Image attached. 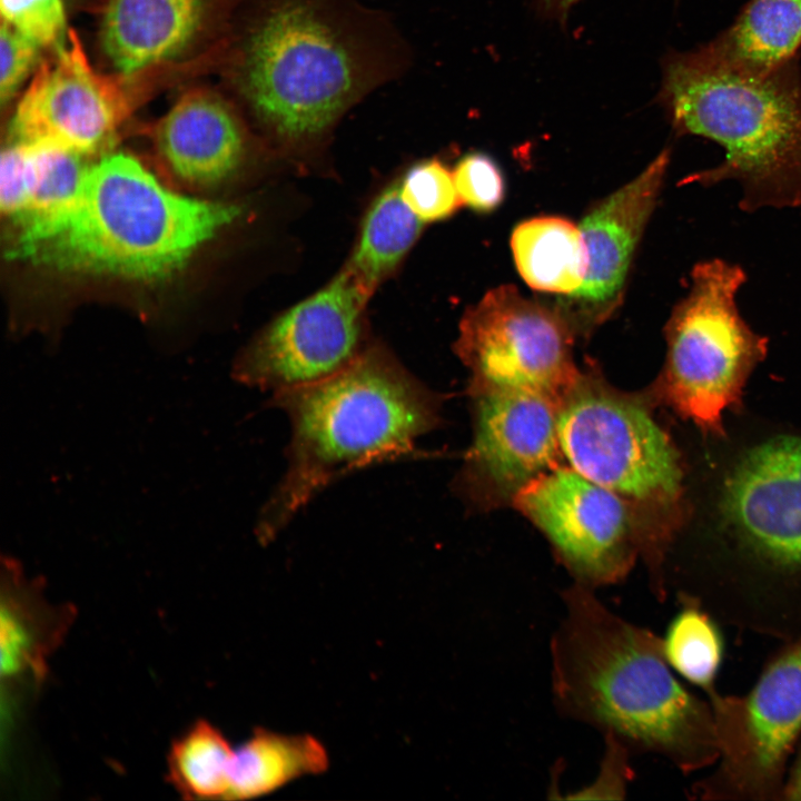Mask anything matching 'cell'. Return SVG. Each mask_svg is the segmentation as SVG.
<instances>
[{
    "mask_svg": "<svg viewBox=\"0 0 801 801\" xmlns=\"http://www.w3.org/2000/svg\"><path fill=\"white\" fill-rule=\"evenodd\" d=\"M662 150L633 180L594 206L580 228L587 251L581 287L567 296L583 327L605 320L622 300L630 264L655 207L670 162Z\"/></svg>",
    "mask_w": 801,
    "mask_h": 801,
    "instance_id": "9a60e30c",
    "label": "cell"
},
{
    "mask_svg": "<svg viewBox=\"0 0 801 801\" xmlns=\"http://www.w3.org/2000/svg\"><path fill=\"white\" fill-rule=\"evenodd\" d=\"M422 224L404 201L399 185L389 186L368 210L346 268L373 294L412 247Z\"/></svg>",
    "mask_w": 801,
    "mask_h": 801,
    "instance_id": "44dd1931",
    "label": "cell"
},
{
    "mask_svg": "<svg viewBox=\"0 0 801 801\" xmlns=\"http://www.w3.org/2000/svg\"><path fill=\"white\" fill-rule=\"evenodd\" d=\"M572 333L563 313L502 285L464 314L455 350L483 390L533 392L556 402L578 380Z\"/></svg>",
    "mask_w": 801,
    "mask_h": 801,
    "instance_id": "30bf717a",
    "label": "cell"
},
{
    "mask_svg": "<svg viewBox=\"0 0 801 801\" xmlns=\"http://www.w3.org/2000/svg\"><path fill=\"white\" fill-rule=\"evenodd\" d=\"M399 189L404 201L423 222L445 219L463 204L453 172L438 160L412 167Z\"/></svg>",
    "mask_w": 801,
    "mask_h": 801,
    "instance_id": "d4e9b609",
    "label": "cell"
},
{
    "mask_svg": "<svg viewBox=\"0 0 801 801\" xmlns=\"http://www.w3.org/2000/svg\"><path fill=\"white\" fill-rule=\"evenodd\" d=\"M152 144L161 166L180 184L207 188L228 178L248 146L236 108L219 92L194 88L180 96L154 126Z\"/></svg>",
    "mask_w": 801,
    "mask_h": 801,
    "instance_id": "e0dca14e",
    "label": "cell"
},
{
    "mask_svg": "<svg viewBox=\"0 0 801 801\" xmlns=\"http://www.w3.org/2000/svg\"><path fill=\"white\" fill-rule=\"evenodd\" d=\"M604 739L605 750L600 774L582 793L584 798L621 799L631 778V752L619 741Z\"/></svg>",
    "mask_w": 801,
    "mask_h": 801,
    "instance_id": "f1b7e54d",
    "label": "cell"
},
{
    "mask_svg": "<svg viewBox=\"0 0 801 801\" xmlns=\"http://www.w3.org/2000/svg\"><path fill=\"white\" fill-rule=\"evenodd\" d=\"M700 47L716 60L754 72L797 61L801 0H750L728 29Z\"/></svg>",
    "mask_w": 801,
    "mask_h": 801,
    "instance_id": "ac0fdd59",
    "label": "cell"
},
{
    "mask_svg": "<svg viewBox=\"0 0 801 801\" xmlns=\"http://www.w3.org/2000/svg\"><path fill=\"white\" fill-rule=\"evenodd\" d=\"M233 754L220 731L198 721L171 745L169 782L187 799H226Z\"/></svg>",
    "mask_w": 801,
    "mask_h": 801,
    "instance_id": "7402d4cb",
    "label": "cell"
},
{
    "mask_svg": "<svg viewBox=\"0 0 801 801\" xmlns=\"http://www.w3.org/2000/svg\"><path fill=\"white\" fill-rule=\"evenodd\" d=\"M578 0H535L538 9H541L543 13L558 20H564L571 7Z\"/></svg>",
    "mask_w": 801,
    "mask_h": 801,
    "instance_id": "4dcf8cb0",
    "label": "cell"
},
{
    "mask_svg": "<svg viewBox=\"0 0 801 801\" xmlns=\"http://www.w3.org/2000/svg\"><path fill=\"white\" fill-rule=\"evenodd\" d=\"M724 511L745 568L709 614L789 641L801 634V437L771 439L731 474Z\"/></svg>",
    "mask_w": 801,
    "mask_h": 801,
    "instance_id": "8992f818",
    "label": "cell"
},
{
    "mask_svg": "<svg viewBox=\"0 0 801 801\" xmlns=\"http://www.w3.org/2000/svg\"><path fill=\"white\" fill-rule=\"evenodd\" d=\"M370 295L345 267L261 332L236 360L234 378L276 393L344 369L366 348L364 309Z\"/></svg>",
    "mask_w": 801,
    "mask_h": 801,
    "instance_id": "7c38bea8",
    "label": "cell"
},
{
    "mask_svg": "<svg viewBox=\"0 0 801 801\" xmlns=\"http://www.w3.org/2000/svg\"><path fill=\"white\" fill-rule=\"evenodd\" d=\"M1 20L42 48L61 46L66 31L62 0H0Z\"/></svg>",
    "mask_w": 801,
    "mask_h": 801,
    "instance_id": "484cf974",
    "label": "cell"
},
{
    "mask_svg": "<svg viewBox=\"0 0 801 801\" xmlns=\"http://www.w3.org/2000/svg\"><path fill=\"white\" fill-rule=\"evenodd\" d=\"M36 41L1 20L0 27V101L9 103L28 76L37 70L40 51Z\"/></svg>",
    "mask_w": 801,
    "mask_h": 801,
    "instance_id": "83f0119b",
    "label": "cell"
},
{
    "mask_svg": "<svg viewBox=\"0 0 801 801\" xmlns=\"http://www.w3.org/2000/svg\"><path fill=\"white\" fill-rule=\"evenodd\" d=\"M244 0H108L101 20L103 51L117 72L174 65L222 37Z\"/></svg>",
    "mask_w": 801,
    "mask_h": 801,
    "instance_id": "2e32d148",
    "label": "cell"
},
{
    "mask_svg": "<svg viewBox=\"0 0 801 801\" xmlns=\"http://www.w3.org/2000/svg\"><path fill=\"white\" fill-rule=\"evenodd\" d=\"M557 435L573 469L620 496L670 503L680 494L676 449L635 400L577 380L557 411Z\"/></svg>",
    "mask_w": 801,
    "mask_h": 801,
    "instance_id": "9c48e42d",
    "label": "cell"
},
{
    "mask_svg": "<svg viewBox=\"0 0 801 801\" xmlns=\"http://www.w3.org/2000/svg\"><path fill=\"white\" fill-rule=\"evenodd\" d=\"M67 42L41 62L11 120L14 141L50 146L85 157L107 150L119 129L147 98L145 70L106 75L90 62L81 39Z\"/></svg>",
    "mask_w": 801,
    "mask_h": 801,
    "instance_id": "8fae6325",
    "label": "cell"
},
{
    "mask_svg": "<svg viewBox=\"0 0 801 801\" xmlns=\"http://www.w3.org/2000/svg\"><path fill=\"white\" fill-rule=\"evenodd\" d=\"M516 268L536 290L570 296L583 284L587 251L580 226L562 217L518 224L511 238Z\"/></svg>",
    "mask_w": 801,
    "mask_h": 801,
    "instance_id": "d6986e66",
    "label": "cell"
},
{
    "mask_svg": "<svg viewBox=\"0 0 801 801\" xmlns=\"http://www.w3.org/2000/svg\"><path fill=\"white\" fill-rule=\"evenodd\" d=\"M514 502L547 536L578 584L595 589L627 574L632 525L621 496L577 473L554 467L524 486Z\"/></svg>",
    "mask_w": 801,
    "mask_h": 801,
    "instance_id": "4fadbf2b",
    "label": "cell"
},
{
    "mask_svg": "<svg viewBox=\"0 0 801 801\" xmlns=\"http://www.w3.org/2000/svg\"><path fill=\"white\" fill-rule=\"evenodd\" d=\"M659 102L678 135H694L725 151L718 166L690 175L703 187L734 180L739 207L801 206V71L799 60L754 72L698 47L662 61Z\"/></svg>",
    "mask_w": 801,
    "mask_h": 801,
    "instance_id": "5b68a950",
    "label": "cell"
},
{
    "mask_svg": "<svg viewBox=\"0 0 801 801\" xmlns=\"http://www.w3.org/2000/svg\"><path fill=\"white\" fill-rule=\"evenodd\" d=\"M453 175L462 202L474 210L487 212L502 202L504 179L496 162L487 155H466L457 162Z\"/></svg>",
    "mask_w": 801,
    "mask_h": 801,
    "instance_id": "4316f807",
    "label": "cell"
},
{
    "mask_svg": "<svg viewBox=\"0 0 801 801\" xmlns=\"http://www.w3.org/2000/svg\"><path fill=\"white\" fill-rule=\"evenodd\" d=\"M783 800L801 801V748L790 765Z\"/></svg>",
    "mask_w": 801,
    "mask_h": 801,
    "instance_id": "f546056e",
    "label": "cell"
},
{
    "mask_svg": "<svg viewBox=\"0 0 801 801\" xmlns=\"http://www.w3.org/2000/svg\"><path fill=\"white\" fill-rule=\"evenodd\" d=\"M746 281L741 266L714 258L691 270V286L665 326L662 387L668 402L699 426L721 432L724 409L736 403L768 339L742 318L736 294Z\"/></svg>",
    "mask_w": 801,
    "mask_h": 801,
    "instance_id": "52a82bcc",
    "label": "cell"
},
{
    "mask_svg": "<svg viewBox=\"0 0 801 801\" xmlns=\"http://www.w3.org/2000/svg\"><path fill=\"white\" fill-rule=\"evenodd\" d=\"M51 148L13 141L1 154V211L21 220L33 209L49 172Z\"/></svg>",
    "mask_w": 801,
    "mask_h": 801,
    "instance_id": "cb8c5ba5",
    "label": "cell"
},
{
    "mask_svg": "<svg viewBox=\"0 0 801 801\" xmlns=\"http://www.w3.org/2000/svg\"><path fill=\"white\" fill-rule=\"evenodd\" d=\"M718 623L704 610L682 604L662 637L663 652L672 670L706 693L714 690L724 652Z\"/></svg>",
    "mask_w": 801,
    "mask_h": 801,
    "instance_id": "603a6c76",
    "label": "cell"
},
{
    "mask_svg": "<svg viewBox=\"0 0 801 801\" xmlns=\"http://www.w3.org/2000/svg\"><path fill=\"white\" fill-rule=\"evenodd\" d=\"M290 423L284 476L261 508L257 535L273 540L339 477L416 455L441 419V400L388 350L366 347L338 373L273 393Z\"/></svg>",
    "mask_w": 801,
    "mask_h": 801,
    "instance_id": "3957f363",
    "label": "cell"
},
{
    "mask_svg": "<svg viewBox=\"0 0 801 801\" xmlns=\"http://www.w3.org/2000/svg\"><path fill=\"white\" fill-rule=\"evenodd\" d=\"M555 403L533 392L483 390L465 483L514 498L530 482L553 469L561 449Z\"/></svg>",
    "mask_w": 801,
    "mask_h": 801,
    "instance_id": "5bb4252c",
    "label": "cell"
},
{
    "mask_svg": "<svg viewBox=\"0 0 801 801\" xmlns=\"http://www.w3.org/2000/svg\"><path fill=\"white\" fill-rule=\"evenodd\" d=\"M328 768V754L312 735H287L258 729L238 750L229 768L226 799H250Z\"/></svg>",
    "mask_w": 801,
    "mask_h": 801,
    "instance_id": "ffe728a7",
    "label": "cell"
},
{
    "mask_svg": "<svg viewBox=\"0 0 801 801\" xmlns=\"http://www.w3.org/2000/svg\"><path fill=\"white\" fill-rule=\"evenodd\" d=\"M551 640V685L563 715L591 725L631 753H653L685 773L719 756L710 701L689 692L668 663L662 637L574 584Z\"/></svg>",
    "mask_w": 801,
    "mask_h": 801,
    "instance_id": "7a4b0ae2",
    "label": "cell"
},
{
    "mask_svg": "<svg viewBox=\"0 0 801 801\" xmlns=\"http://www.w3.org/2000/svg\"><path fill=\"white\" fill-rule=\"evenodd\" d=\"M719 743L712 772L693 792L704 800H783L801 734V634L785 641L745 695L708 692Z\"/></svg>",
    "mask_w": 801,
    "mask_h": 801,
    "instance_id": "ba28073f",
    "label": "cell"
},
{
    "mask_svg": "<svg viewBox=\"0 0 801 801\" xmlns=\"http://www.w3.org/2000/svg\"><path fill=\"white\" fill-rule=\"evenodd\" d=\"M239 212L177 194L136 158L111 154L89 166L67 205L21 221L9 256L59 271L157 280Z\"/></svg>",
    "mask_w": 801,
    "mask_h": 801,
    "instance_id": "277c9868",
    "label": "cell"
},
{
    "mask_svg": "<svg viewBox=\"0 0 801 801\" xmlns=\"http://www.w3.org/2000/svg\"><path fill=\"white\" fill-rule=\"evenodd\" d=\"M231 43L235 91L290 146L325 136L403 60L387 21L355 0H256Z\"/></svg>",
    "mask_w": 801,
    "mask_h": 801,
    "instance_id": "6da1fadb",
    "label": "cell"
}]
</instances>
